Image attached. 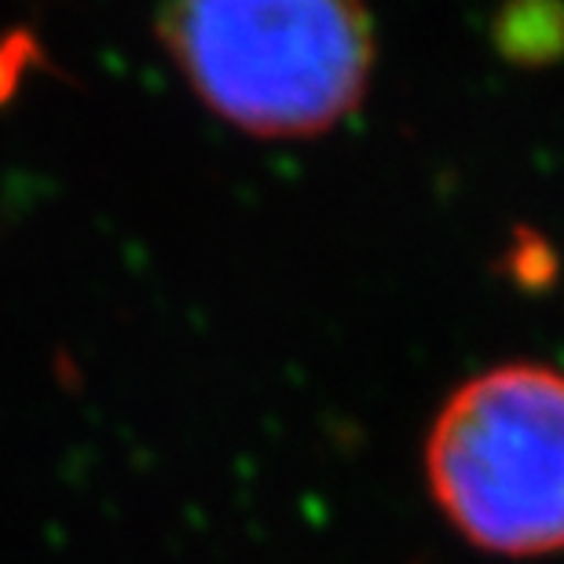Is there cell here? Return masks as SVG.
Instances as JSON below:
<instances>
[{
	"mask_svg": "<svg viewBox=\"0 0 564 564\" xmlns=\"http://www.w3.org/2000/svg\"><path fill=\"white\" fill-rule=\"evenodd\" d=\"M158 37L213 115L268 140L334 129L375 70V26L356 4H176L158 15Z\"/></svg>",
	"mask_w": 564,
	"mask_h": 564,
	"instance_id": "obj_1",
	"label": "cell"
},
{
	"mask_svg": "<svg viewBox=\"0 0 564 564\" xmlns=\"http://www.w3.org/2000/svg\"><path fill=\"white\" fill-rule=\"evenodd\" d=\"M425 480L451 528L484 554L564 550V375L502 364L469 378L425 440Z\"/></svg>",
	"mask_w": 564,
	"mask_h": 564,
	"instance_id": "obj_2",
	"label": "cell"
},
{
	"mask_svg": "<svg viewBox=\"0 0 564 564\" xmlns=\"http://www.w3.org/2000/svg\"><path fill=\"white\" fill-rule=\"evenodd\" d=\"M491 41L506 63L546 66L564 55V8L561 4H513L502 8L491 26Z\"/></svg>",
	"mask_w": 564,
	"mask_h": 564,
	"instance_id": "obj_3",
	"label": "cell"
},
{
	"mask_svg": "<svg viewBox=\"0 0 564 564\" xmlns=\"http://www.w3.org/2000/svg\"><path fill=\"white\" fill-rule=\"evenodd\" d=\"M528 250L532 253H524V246L513 250V275L528 282V286H535V282H543L546 272H554V257H543L546 250L539 239H528Z\"/></svg>",
	"mask_w": 564,
	"mask_h": 564,
	"instance_id": "obj_4",
	"label": "cell"
}]
</instances>
